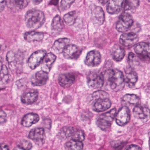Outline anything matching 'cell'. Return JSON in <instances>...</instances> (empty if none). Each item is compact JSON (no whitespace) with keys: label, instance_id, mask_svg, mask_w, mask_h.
<instances>
[{"label":"cell","instance_id":"obj_24","mask_svg":"<svg viewBox=\"0 0 150 150\" xmlns=\"http://www.w3.org/2000/svg\"><path fill=\"white\" fill-rule=\"evenodd\" d=\"M70 40L68 38H59L55 41L52 46V49L54 52L57 54L63 52L66 46L68 44Z\"/></svg>","mask_w":150,"mask_h":150},{"label":"cell","instance_id":"obj_4","mask_svg":"<svg viewBox=\"0 0 150 150\" xmlns=\"http://www.w3.org/2000/svg\"><path fill=\"white\" fill-rule=\"evenodd\" d=\"M133 20L132 16L129 13L123 14L118 19L116 24V29L120 32L128 31L132 27Z\"/></svg>","mask_w":150,"mask_h":150},{"label":"cell","instance_id":"obj_39","mask_svg":"<svg viewBox=\"0 0 150 150\" xmlns=\"http://www.w3.org/2000/svg\"><path fill=\"white\" fill-rule=\"evenodd\" d=\"M7 121V115L3 110H0V124H3Z\"/></svg>","mask_w":150,"mask_h":150},{"label":"cell","instance_id":"obj_9","mask_svg":"<svg viewBox=\"0 0 150 150\" xmlns=\"http://www.w3.org/2000/svg\"><path fill=\"white\" fill-rule=\"evenodd\" d=\"M101 62V56L98 51L96 50L91 51L88 53L85 63L86 65L89 67L98 66Z\"/></svg>","mask_w":150,"mask_h":150},{"label":"cell","instance_id":"obj_46","mask_svg":"<svg viewBox=\"0 0 150 150\" xmlns=\"http://www.w3.org/2000/svg\"><path fill=\"white\" fill-rule=\"evenodd\" d=\"M2 61H1V59H0V68L2 66Z\"/></svg>","mask_w":150,"mask_h":150},{"label":"cell","instance_id":"obj_12","mask_svg":"<svg viewBox=\"0 0 150 150\" xmlns=\"http://www.w3.org/2000/svg\"><path fill=\"white\" fill-rule=\"evenodd\" d=\"M93 110L96 112H100L108 109L111 106V102L109 98H100L94 100Z\"/></svg>","mask_w":150,"mask_h":150},{"label":"cell","instance_id":"obj_26","mask_svg":"<svg viewBox=\"0 0 150 150\" xmlns=\"http://www.w3.org/2000/svg\"><path fill=\"white\" fill-rule=\"evenodd\" d=\"M24 38L28 42H40L44 38V35L41 32L31 31L27 32L24 35Z\"/></svg>","mask_w":150,"mask_h":150},{"label":"cell","instance_id":"obj_6","mask_svg":"<svg viewBox=\"0 0 150 150\" xmlns=\"http://www.w3.org/2000/svg\"><path fill=\"white\" fill-rule=\"evenodd\" d=\"M130 116L129 108L126 106L122 107L116 114V122L119 126H124L129 122Z\"/></svg>","mask_w":150,"mask_h":150},{"label":"cell","instance_id":"obj_29","mask_svg":"<svg viewBox=\"0 0 150 150\" xmlns=\"http://www.w3.org/2000/svg\"><path fill=\"white\" fill-rule=\"evenodd\" d=\"M10 74L7 67L5 65H2L1 68L0 81L4 84H6L10 80Z\"/></svg>","mask_w":150,"mask_h":150},{"label":"cell","instance_id":"obj_15","mask_svg":"<svg viewBox=\"0 0 150 150\" xmlns=\"http://www.w3.org/2000/svg\"><path fill=\"white\" fill-rule=\"evenodd\" d=\"M133 115L136 118L147 120L150 117V110L147 107L137 105L133 109Z\"/></svg>","mask_w":150,"mask_h":150},{"label":"cell","instance_id":"obj_13","mask_svg":"<svg viewBox=\"0 0 150 150\" xmlns=\"http://www.w3.org/2000/svg\"><path fill=\"white\" fill-rule=\"evenodd\" d=\"M81 51L79 48L73 44H68L63 50V55L67 59H74L78 57L80 55Z\"/></svg>","mask_w":150,"mask_h":150},{"label":"cell","instance_id":"obj_11","mask_svg":"<svg viewBox=\"0 0 150 150\" xmlns=\"http://www.w3.org/2000/svg\"><path fill=\"white\" fill-rule=\"evenodd\" d=\"M138 40V36L136 33L130 32L122 34L120 37L119 42L123 46L130 47L136 44Z\"/></svg>","mask_w":150,"mask_h":150},{"label":"cell","instance_id":"obj_41","mask_svg":"<svg viewBox=\"0 0 150 150\" xmlns=\"http://www.w3.org/2000/svg\"><path fill=\"white\" fill-rule=\"evenodd\" d=\"M6 5V0H0V13L5 9Z\"/></svg>","mask_w":150,"mask_h":150},{"label":"cell","instance_id":"obj_3","mask_svg":"<svg viewBox=\"0 0 150 150\" xmlns=\"http://www.w3.org/2000/svg\"><path fill=\"white\" fill-rule=\"evenodd\" d=\"M116 114L115 108L111 109L108 112L100 115L96 119L97 126L102 130H106L110 127L114 121Z\"/></svg>","mask_w":150,"mask_h":150},{"label":"cell","instance_id":"obj_43","mask_svg":"<svg viewBox=\"0 0 150 150\" xmlns=\"http://www.w3.org/2000/svg\"><path fill=\"white\" fill-rule=\"evenodd\" d=\"M9 146L6 144L0 145V150H9Z\"/></svg>","mask_w":150,"mask_h":150},{"label":"cell","instance_id":"obj_47","mask_svg":"<svg viewBox=\"0 0 150 150\" xmlns=\"http://www.w3.org/2000/svg\"><path fill=\"white\" fill-rule=\"evenodd\" d=\"M1 45H0V51H1Z\"/></svg>","mask_w":150,"mask_h":150},{"label":"cell","instance_id":"obj_32","mask_svg":"<svg viewBox=\"0 0 150 150\" xmlns=\"http://www.w3.org/2000/svg\"><path fill=\"white\" fill-rule=\"evenodd\" d=\"M123 101L132 105H137L139 102V96L133 94H127L124 96L122 98Z\"/></svg>","mask_w":150,"mask_h":150},{"label":"cell","instance_id":"obj_42","mask_svg":"<svg viewBox=\"0 0 150 150\" xmlns=\"http://www.w3.org/2000/svg\"><path fill=\"white\" fill-rule=\"evenodd\" d=\"M128 59L130 62H133L135 59V56L132 52H130L128 56Z\"/></svg>","mask_w":150,"mask_h":150},{"label":"cell","instance_id":"obj_40","mask_svg":"<svg viewBox=\"0 0 150 150\" xmlns=\"http://www.w3.org/2000/svg\"><path fill=\"white\" fill-rule=\"evenodd\" d=\"M126 150H140L141 148L139 146L135 144H131L125 148Z\"/></svg>","mask_w":150,"mask_h":150},{"label":"cell","instance_id":"obj_17","mask_svg":"<svg viewBox=\"0 0 150 150\" xmlns=\"http://www.w3.org/2000/svg\"><path fill=\"white\" fill-rule=\"evenodd\" d=\"M92 18L95 24L101 25L103 23L105 18L104 13L100 6H94L92 9Z\"/></svg>","mask_w":150,"mask_h":150},{"label":"cell","instance_id":"obj_21","mask_svg":"<svg viewBox=\"0 0 150 150\" xmlns=\"http://www.w3.org/2000/svg\"><path fill=\"white\" fill-rule=\"evenodd\" d=\"M40 120L38 114L30 113L25 115L21 121V124L24 127H30L35 124L37 123Z\"/></svg>","mask_w":150,"mask_h":150},{"label":"cell","instance_id":"obj_1","mask_svg":"<svg viewBox=\"0 0 150 150\" xmlns=\"http://www.w3.org/2000/svg\"><path fill=\"white\" fill-rule=\"evenodd\" d=\"M104 82H106L111 90L119 91L124 86V75L121 71L117 69H109L103 73Z\"/></svg>","mask_w":150,"mask_h":150},{"label":"cell","instance_id":"obj_7","mask_svg":"<svg viewBox=\"0 0 150 150\" xmlns=\"http://www.w3.org/2000/svg\"><path fill=\"white\" fill-rule=\"evenodd\" d=\"M104 78L103 73H91L87 77V84L93 88H101L104 85Z\"/></svg>","mask_w":150,"mask_h":150},{"label":"cell","instance_id":"obj_34","mask_svg":"<svg viewBox=\"0 0 150 150\" xmlns=\"http://www.w3.org/2000/svg\"><path fill=\"white\" fill-rule=\"evenodd\" d=\"M19 149L22 150H30L32 147V144L30 141L26 139L21 140L18 145Z\"/></svg>","mask_w":150,"mask_h":150},{"label":"cell","instance_id":"obj_18","mask_svg":"<svg viewBox=\"0 0 150 150\" xmlns=\"http://www.w3.org/2000/svg\"><path fill=\"white\" fill-rule=\"evenodd\" d=\"M124 0H109L107 11L110 14H117L120 13L123 5Z\"/></svg>","mask_w":150,"mask_h":150},{"label":"cell","instance_id":"obj_37","mask_svg":"<svg viewBox=\"0 0 150 150\" xmlns=\"http://www.w3.org/2000/svg\"><path fill=\"white\" fill-rule=\"evenodd\" d=\"M75 0H61V8L62 10H67L70 8Z\"/></svg>","mask_w":150,"mask_h":150},{"label":"cell","instance_id":"obj_31","mask_svg":"<svg viewBox=\"0 0 150 150\" xmlns=\"http://www.w3.org/2000/svg\"><path fill=\"white\" fill-rule=\"evenodd\" d=\"M78 17V14L75 11L68 13L64 16V20L65 23L69 26H71L74 24Z\"/></svg>","mask_w":150,"mask_h":150},{"label":"cell","instance_id":"obj_16","mask_svg":"<svg viewBox=\"0 0 150 150\" xmlns=\"http://www.w3.org/2000/svg\"><path fill=\"white\" fill-rule=\"evenodd\" d=\"M48 79V73L41 70L36 73L35 77L31 80V84L34 86H41L46 84Z\"/></svg>","mask_w":150,"mask_h":150},{"label":"cell","instance_id":"obj_30","mask_svg":"<svg viewBox=\"0 0 150 150\" xmlns=\"http://www.w3.org/2000/svg\"><path fill=\"white\" fill-rule=\"evenodd\" d=\"M6 60L8 62L9 68L11 70H15L17 65L16 56L13 51H9L6 55Z\"/></svg>","mask_w":150,"mask_h":150},{"label":"cell","instance_id":"obj_19","mask_svg":"<svg viewBox=\"0 0 150 150\" xmlns=\"http://www.w3.org/2000/svg\"><path fill=\"white\" fill-rule=\"evenodd\" d=\"M57 57L52 53L46 54L42 62V71L49 73L52 67V65L56 61Z\"/></svg>","mask_w":150,"mask_h":150},{"label":"cell","instance_id":"obj_36","mask_svg":"<svg viewBox=\"0 0 150 150\" xmlns=\"http://www.w3.org/2000/svg\"><path fill=\"white\" fill-rule=\"evenodd\" d=\"M109 96L108 93L104 91H96L92 95L93 100L100 98H109Z\"/></svg>","mask_w":150,"mask_h":150},{"label":"cell","instance_id":"obj_27","mask_svg":"<svg viewBox=\"0 0 150 150\" xmlns=\"http://www.w3.org/2000/svg\"><path fill=\"white\" fill-rule=\"evenodd\" d=\"M75 131L74 127L72 126H65L61 129L59 133V137L61 139H66L71 137Z\"/></svg>","mask_w":150,"mask_h":150},{"label":"cell","instance_id":"obj_38","mask_svg":"<svg viewBox=\"0 0 150 150\" xmlns=\"http://www.w3.org/2000/svg\"><path fill=\"white\" fill-rule=\"evenodd\" d=\"M30 0H15L16 4L21 8H24L28 5Z\"/></svg>","mask_w":150,"mask_h":150},{"label":"cell","instance_id":"obj_33","mask_svg":"<svg viewBox=\"0 0 150 150\" xmlns=\"http://www.w3.org/2000/svg\"><path fill=\"white\" fill-rule=\"evenodd\" d=\"M139 5V0H126L125 9L127 10H133L136 9Z\"/></svg>","mask_w":150,"mask_h":150},{"label":"cell","instance_id":"obj_10","mask_svg":"<svg viewBox=\"0 0 150 150\" xmlns=\"http://www.w3.org/2000/svg\"><path fill=\"white\" fill-rule=\"evenodd\" d=\"M134 51L141 59L149 60L150 45L148 43L141 42L137 44L134 47Z\"/></svg>","mask_w":150,"mask_h":150},{"label":"cell","instance_id":"obj_5","mask_svg":"<svg viewBox=\"0 0 150 150\" xmlns=\"http://www.w3.org/2000/svg\"><path fill=\"white\" fill-rule=\"evenodd\" d=\"M46 54V52L44 50L37 51L31 54L28 61L29 67L34 70L39 66L42 62Z\"/></svg>","mask_w":150,"mask_h":150},{"label":"cell","instance_id":"obj_25","mask_svg":"<svg viewBox=\"0 0 150 150\" xmlns=\"http://www.w3.org/2000/svg\"><path fill=\"white\" fill-rule=\"evenodd\" d=\"M137 74L133 71H130L125 74L124 76L125 82L129 87H132L135 86L138 81Z\"/></svg>","mask_w":150,"mask_h":150},{"label":"cell","instance_id":"obj_23","mask_svg":"<svg viewBox=\"0 0 150 150\" xmlns=\"http://www.w3.org/2000/svg\"><path fill=\"white\" fill-rule=\"evenodd\" d=\"M64 24L61 17L57 15L53 18L51 24V30L52 34L58 35L63 30Z\"/></svg>","mask_w":150,"mask_h":150},{"label":"cell","instance_id":"obj_44","mask_svg":"<svg viewBox=\"0 0 150 150\" xmlns=\"http://www.w3.org/2000/svg\"><path fill=\"white\" fill-rule=\"evenodd\" d=\"M32 1L35 5H38L43 1V0H32Z\"/></svg>","mask_w":150,"mask_h":150},{"label":"cell","instance_id":"obj_14","mask_svg":"<svg viewBox=\"0 0 150 150\" xmlns=\"http://www.w3.org/2000/svg\"><path fill=\"white\" fill-rule=\"evenodd\" d=\"M38 97V92L35 89L27 90L21 96V101L24 104L30 105L36 101Z\"/></svg>","mask_w":150,"mask_h":150},{"label":"cell","instance_id":"obj_45","mask_svg":"<svg viewBox=\"0 0 150 150\" xmlns=\"http://www.w3.org/2000/svg\"><path fill=\"white\" fill-rule=\"evenodd\" d=\"M102 5H103L108 3L109 0H97Z\"/></svg>","mask_w":150,"mask_h":150},{"label":"cell","instance_id":"obj_35","mask_svg":"<svg viewBox=\"0 0 150 150\" xmlns=\"http://www.w3.org/2000/svg\"><path fill=\"white\" fill-rule=\"evenodd\" d=\"M71 137L72 139L80 142L83 141L85 138L84 132L81 130H78L76 131H75Z\"/></svg>","mask_w":150,"mask_h":150},{"label":"cell","instance_id":"obj_28","mask_svg":"<svg viewBox=\"0 0 150 150\" xmlns=\"http://www.w3.org/2000/svg\"><path fill=\"white\" fill-rule=\"evenodd\" d=\"M65 146L68 150H79L83 149V144L80 141L71 139L66 143Z\"/></svg>","mask_w":150,"mask_h":150},{"label":"cell","instance_id":"obj_20","mask_svg":"<svg viewBox=\"0 0 150 150\" xmlns=\"http://www.w3.org/2000/svg\"><path fill=\"white\" fill-rule=\"evenodd\" d=\"M75 81L74 75L69 73L60 74L58 79L59 85L64 88H68L71 86Z\"/></svg>","mask_w":150,"mask_h":150},{"label":"cell","instance_id":"obj_22","mask_svg":"<svg viewBox=\"0 0 150 150\" xmlns=\"http://www.w3.org/2000/svg\"><path fill=\"white\" fill-rule=\"evenodd\" d=\"M125 54L124 49L117 45H114L111 49V57L116 62L122 61L124 57Z\"/></svg>","mask_w":150,"mask_h":150},{"label":"cell","instance_id":"obj_2","mask_svg":"<svg viewBox=\"0 0 150 150\" xmlns=\"http://www.w3.org/2000/svg\"><path fill=\"white\" fill-rule=\"evenodd\" d=\"M25 23L27 27L32 30H36L42 26L45 22L44 14L40 10L31 9L25 15Z\"/></svg>","mask_w":150,"mask_h":150},{"label":"cell","instance_id":"obj_8","mask_svg":"<svg viewBox=\"0 0 150 150\" xmlns=\"http://www.w3.org/2000/svg\"><path fill=\"white\" fill-rule=\"evenodd\" d=\"M28 138L33 140L38 145H42L46 138L44 129L42 128L33 129L30 132Z\"/></svg>","mask_w":150,"mask_h":150}]
</instances>
